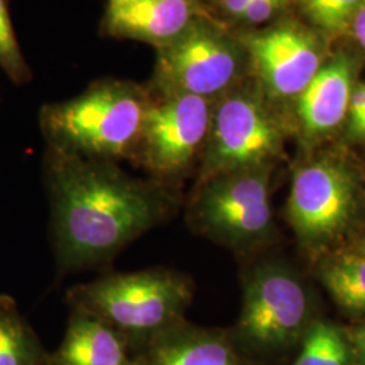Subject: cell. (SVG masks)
I'll use <instances>...</instances> for the list:
<instances>
[{"label":"cell","mask_w":365,"mask_h":365,"mask_svg":"<svg viewBox=\"0 0 365 365\" xmlns=\"http://www.w3.org/2000/svg\"><path fill=\"white\" fill-rule=\"evenodd\" d=\"M43 180L58 274L105 267L184 205L182 190L118 163L45 152Z\"/></svg>","instance_id":"1"},{"label":"cell","mask_w":365,"mask_h":365,"mask_svg":"<svg viewBox=\"0 0 365 365\" xmlns=\"http://www.w3.org/2000/svg\"><path fill=\"white\" fill-rule=\"evenodd\" d=\"M152 99L140 84L107 78L72 99L43 105L38 123L46 149L90 160L130 161Z\"/></svg>","instance_id":"2"},{"label":"cell","mask_w":365,"mask_h":365,"mask_svg":"<svg viewBox=\"0 0 365 365\" xmlns=\"http://www.w3.org/2000/svg\"><path fill=\"white\" fill-rule=\"evenodd\" d=\"M188 274L168 267L107 274L69 288L66 303L102 319L126 342L133 357L187 321L194 298Z\"/></svg>","instance_id":"3"},{"label":"cell","mask_w":365,"mask_h":365,"mask_svg":"<svg viewBox=\"0 0 365 365\" xmlns=\"http://www.w3.org/2000/svg\"><path fill=\"white\" fill-rule=\"evenodd\" d=\"M317 318L299 277L287 267L262 261L242 280V307L229 329L237 348L259 365L289 363Z\"/></svg>","instance_id":"4"},{"label":"cell","mask_w":365,"mask_h":365,"mask_svg":"<svg viewBox=\"0 0 365 365\" xmlns=\"http://www.w3.org/2000/svg\"><path fill=\"white\" fill-rule=\"evenodd\" d=\"M271 173L264 165L196 182L185 205L188 226L235 253L260 248L274 232Z\"/></svg>","instance_id":"5"},{"label":"cell","mask_w":365,"mask_h":365,"mask_svg":"<svg viewBox=\"0 0 365 365\" xmlns=\"http://www.w3.org/2000/svg\"><path fill=\"white\" fill-rule=\"evenodd\" d=\"M247 64L242 41L202 14L182 36L156 49L146 88L153 98L194 95L214 102L240 84Z\"/></svg>","instance_id":"6"},{"label":"cell","mask_w":365,"mask_h":365,"mask_svg":"<svg viewBox=\"0 0 365 365\" xmlns=\"http://www.w3.org/2000/svg\"><path fill=\"white\" fill-rule=\"evenodd\" d=\"M282 145V128L260 88L238 84L214 101L196 182L233 170L272 165Z\"/></svg>","instance_id":"7"},{"label":"cell","mask_w":365,"mask_h":365,"mask_svg":"<svg viewBox=\"0 0 365 365\" xmlns=\"http://www.w3.org/2000/svg\"><path fill=\"white\" fill-rule=\"evenodd\" d=\"M212 106V101L194 95L153 98L131 164L155 182L182 188L200 163Z\"/></svg>","instance_id":"8"},{"label":"cell","mask_w":365,"mask_h":365,"mask_svg":"<svg viewBox=\"0 0 365 365\" xmlns=\"http://www.w3.org/2000/svg\"><path fill=\"white\" fill-rule=\"evenodd\" d=\"M360 203L354 170L336 158H319L297 170L288 197V220L300 240L325 245L352 225Z\"/></svg>","instance_id":"9"},{"label":"cell","mask_w":365,"mask_h":365,"mask_svg":"<svg viewBox=\"0 0 365 365\" xmlns=\"http://www.w3.org/2000/svg\"><path fill=\"white\" fill-rule=\"evenodd\" d=\"M267 101L298 98L324 64L319 39L297 24H282L241 39Z\"/></svg>","instance_id":"10"},{"label":"cell","mask_w":365,"mask_h":365,"mask_svg":"<svg viewBox=\"0 0 365 365\" xmlns=\"http://www.w3.org/2000/svg\"><path fill=\"white\" fill-rule=\"evenodd\" d=\"M133 365H259L241 352L229 329L203 327L188 321L172 329Z\"/></svg>","instance_id":"11"},{"label":"cell","mask_w":365,"mask_h":365,"mask_svg":"<svg viewBox=\"0 0 365 365\" xmlns=\"http://www.w3.org/2000/svg\"><path fill=\"white\" fill-rule=\"evenodd\" d=\"M202 14L200 0H140L128 7L107 10L105 31L158 49L182 36Z\"/></svg>","instance_id":"12"},{"label":"cell","mask_w":365,"mask_h":365,"mask_svg":"<svg viewBox=\"0 0 365 365\" xmlns=\"http://www.w3.org/2000/svg\"><path fill=\"white\" fill-rule=\"evenodd\" d=\"M354 61L339 54L327 61L300 92L298 115L307 135L319 137L337 129L348 115L354 88Z\"/></svg>","instance_id":"13"},{"label":"cell","mask_w":365,"mask_h":365,"mask_svg":"<svg viewBox=\"0 0 365 365\" xmlns=\"http://www.w3.org/2000/svg\"><path fill=\"white\" fill-rule=\"evenodd\" d=\"M126 342L92 314L71 309L66 334L45 365H133Z\"/></svg>","instance_id":"14"},{"label":"cell","mask_w":365,"mask_h":365,"mask_svg":"<svg viewBox=\"0 0 365 365\" xmlns=\"http://www.w3.org/2000/svg\"><path fill=\"white\" fill-rule=\"evenodd\" d=\"M49 352L19 312L16 300L0 295V365H45Z\"/></svg>","instance_id":"15"},{"label":"cell","mask_w":365,"mask_h":365,"mask_svg":"<svg viewBox=\"0 0 365 365\" xmlns=\"http://www.w3.org/2000/svg\"><path fill=\"white\" fill-rule=\"evenodd\" d=\"M288 365H356L346 329L317 318Z\"/></svg>","instance_id":"16"},{"label":"cell","mask_w":365,"mask_h":365,"mask_svg":"<svg viewBox=\"0 0 365 365\" xmlns=\"http://www.w3.org/2000/svg\"><path fill=\"white\" fill-rule=\"evenodd\" d=\"M324 282L344 309L365 313V249L359 247L329 261Z\"/></svg>","instance_id":"17"},{"label":"cell","mask_w":365,"mask_h":365,"mask_svg":"<svg viewBox=\"0 0 365 365\" xmlns=\"http://www.w3.org/2000/svg\"><path fill=\"white\" fill-rule=\"evenodd\" d=\"M303 13L314 25L330 34L349 31L354 15L365 0H298Z\"/></svg>","instance_id":"18"},{"label":"cell","mask_w":365,"mask_h":365,"mask_svg":"<svg viewBox=\"0 0 365 365\" xmlns=\"http://www.w3.org/2000/svg\"><path fill=\"white\" fill-rule=\"evenodd\" d=\"M0 68L16 86L31 80L30 66L15 34L9 0H0Z\"/></svg>","instance_id":"19"},{"label":"cell","mask_w":365,"mask_h":365,"mask_svg":"<svg viewBox=\"0 0 365 365\" xmlns=\"http://www.w3.org/2000/svg\"><path fill=\"white\" fill-rule=\"evenodd\" d=\"M348 133L352 140H365V83L353 88L348 107Z\"/></svg>","instance_id":"20"},{"label":"cell","mask_w":365,"mask_h":365,"mask_svg":"<svg viewBox=\"0 0 365 365\" xmlns=\"http://www.w3.org/2000/svg\"><path fill=\"white\" fill-rule=\"evenodd\" d=\"M284 3L286 0H252L237 21L249 26L261 25L269 21L284 6Z\"/></svg>","instance_id":"21"},{"label":"cell","mask_w":365,"mask_h":365,"mask_svg":"<svg viewBox=\"0 0 365 365\" xmlns=\"http://www.w3.org/2000/svg\"><path fill=\"white\" fill-rule=\"evenodd\" d=\"M352 346L356 365H365V321L352 327H345Z\"/></svg>","instance_id":"22"},{"label":"cell","mask_w":365,"mask_h":365,"mask_svg":"<svg viewBox=\"0 0 365 365\" xmlns=\"http://www.w3.org/2000/svg\"><path fill=\"white\" fill-rule=\"evenodd\" d=\"M349 31H352L353 37L357 43L365 49V3L353 18Z\"/></svg>","instance_id":"23"},{"label":"cell","mask_w":365,"mask_h":365,"mask_svg":"<svg viewBox=\"0 0 365 365\" xmlns=\"http://www.w3.org/2000/svg\"><path fill=\"white\" fill-rule=\"evenodd\" d=\"M252 0H220L223 13L227 14L229 16L238 19L241 14L245 11V9L250 4Z\"/></svg>","instance_id":"24"},{"label":"cell","mask_w":365,"mask_h":365,"mask_svg":"<svg viewBox=\"0 0 365 365\" xmlns=\"http://www.w3.org/2000/svg\"><path fill=\"white\" fill-rule=\"evenodd\" d=\"M137 1H140V0H108V9L107 10H115V9L128 7V6H131Z\"/></svg>","instance_id":"25"},{"label":"cell","mask_w":365,"mask_h":365,"mask_svg":"<svg viewBox=\"0 0 365 365\" xmlns=\"http://www.w3.org/2000/svg\"><path fill=\"white\" fill-rule=\"evenodd\" d=\"M360 248L365 249V238H364V240H363V242H361V244H360Z\"/></svg>","instance_id":"26"}]
</instances>
